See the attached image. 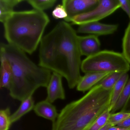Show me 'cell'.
<instances>
[{"label": "cell", "mask_w": 130, "mask_h": 130, "mask_svg": "<svg viewBox=\"0 0 130 130\" xmlns=\"http://www.w3.org/2000/svg\"><path fill=\"white\" fill-rule=\"evenodd\" d=\"M78 36L69 23L61 21L40 44L39 65L64 77L71 89L77 86L82 77Z\"/></svg>", "instance_id": "1"}, {"label": "cell", "mask_w": 130, "mask_h": 130, "mask_svg": "<svg viewBox=\"0 0 130 130\" xmlns=\"http://www.w3.org/2000/svg\"><path fill=\"white\" fill-rule=\"evenodd\" d=\"M1 58L7 60L12 70V78L9 90L14 99L22 101L39 88H47L51 71L36 65L26 53L9 44L1 43Z\"/></svg>", "instance_id": "2"}, {"label": "cell", "mask_w": 130, "mask_h": 130, "mask_svg": "<svg viewBox=\"0 0 130 130\" xmlns=\"http://www.w3.org/2000/svg\"><path fill=\"white\" fill-rule=\"evenodd\" d=\"M111 90L97 84L80 99L66 105L52 122V130H88L109 109Z\"/></svg>", "instance_id": "3"}, {"label": "cell", "mask_w": 130, "mask_h": 130, "mask_svg": "<svg viewBox=\"0 0 130 130\" xmlns=\"http://www.w3.org/2000/svg\"><path fill=\"white\" fill-rule=\"evenodd\" d=\"M50 19L36 10L14 11L3 24L8 44L31 54L41 43Z\"/></svg>", "instance_id": "4"}, {"label": "cell", "mask_w": 130, "mask_h": 130, "mask_svg": "<svg viewBox=\"0 0 130 130\" xmlns=\"http://www.w3.org/2000/svg\"><path fill=\"white\" fill-rule=\"evenodd\" d=\"M130 64L122 53L104 50L92 56L87 57L82 61L81 70L88 73H127Z\"/></svg>", "instance_id": "5"}, {"label": "cell", "mask_w": 130, "mask_h": 130, "mask_svg": "<svg viewBox=\"0 0 130 130\" xmlns=\"http://www.w3.org/2000/svg\"><path fill=\"white\" fill-rule=\"evenodd\" d=\"M120 7L119 0H99L98 5L86 13L73 18V24L80 26L89 23L99 21L115 12Z\"/></svg>", "instance_id": "6"}, {"label": "cell", "mask_w": 130, "mask_h": 130, "mask_svg": "<svg viewBox=\"0 0 130 130\" xmlns=\"http://www.w3.org/2000/svg\"><path fill=\"white\" fill-rule=\"evenodd\" d=\"M99 1V0H63L62 4L68 14L64 21L71 22L75 17L91 11L98 5Z\"/></svg>", "instance_id": "7"}, {"label": "cell", "mask_w": 130, "mask_h": 130, "mask_svg": "<svg viewBox=\"0 0 130 130\" xmlns=\"http://www.w3.org/2000/svg\"><path fill=\"white\" fill-rule=\"evenodd\" d=\"M118 28L116 24H107L99 22L89 23L79 26L78 33L89 34L96 36L108 35L115 33Z\"/></svg>", "instance_id": "8"}, {"label": "cell", "mask_w": 130, "mask_h": 130, "mask_svg": "<svg viewBox=\"0 0 130 130\" xmlns=\"http://www.w3.org/2000/svg\"><path fill=\"white\" fill-rule=\"evenodd\" d=\"M62 77L58 74L53 73L47 88V96L46 99L53 103L57 99L64 100L66 98L62 81Z\"/></svg>", "instance_id": "9"}, {"label": "cell", "mask_w": 130, "mask_h": 130, "mask_svg": "<svg viewBox=\"0 0 130 130\" xmlns=\"http://www.w3.org/2000/svg\"><path fill=\"white\" fill-rule=\"evenodd\" d=\"M78 44L81 55L87 57L100 51L101 43L98 36L90 35L78 36Z\"/></svg>", "instance_id": "10"}, {"label": "cell", "mask_w": 130, "mask_h": 130, "mask_svg": "<svg viewBox=\"0 0 130 130\" xmlns=\"http://www.w3.org/2000/svg\"><path fill=\"white\" fill-rule=\"evenodd\" d=\"M33 110L37 115L50 120L52 122L56 120L58 116L55 106L46 99L35 105Z\"/></svg>", "instance_id": "11"}, {"label": "cell", "mask_w": 130, "mask_h": 130, "mask_svg": "<svg viewBox=\"0 0 130 130\" xmlns=\"http://www.w3.org/2000/svg\"><path fill=\"white\" fill-rule=\"evenodd\" d=\"M110 73H88L82 77L77 86V90L84 92L92 89Z\"/></svg>", "instance_id": "12"}, {"label": "cell", "mask_w": 130, "mask_h": 130, "mask_svg": "<svg viewBox=\"0 0 130 130\" xmlns=\"http://www.w3.org/2000/svg\"><path fill=\"white\" fill-rule=\"evenodd\" d=\"M35 106L32 96L22 101L19 108L11 115L10 119L12 124L17 121L26 113L33 109Z\"/></svg>", "instance_id": "13"}, {"label": "cell", "mask_w": 130, "mask_h": 130, "mask_svg": "<svg viewBox=\"0 0 130 130\" xmlns=\"http://www.w3.org/2000/svg\"><path fill=\"white\" fill-rule=\"evenodd\" d=\"M1 61L0 87L9 89L12 80V69L9 62L5 58H1Z\"/></svg>", "instance_id": "14"}, {"label": "cell", "mask_w": 130, "mask_h": 130, "mask_svg": "<svg viewBox=\"0 0 130 130\" xmlns=\"http://www.w3.org/2000/svg\"><path fill=\"white\" fill-rule=\"evenodd\" d=\"M128 79V74L127 73H125L112 89L111 104L109 109L110 112L119 99Z\"/></svg>", "instance_id": "15"}, {"label": "cell", "mask_w": 130, "mask_h": 130, "mask_svg": "<svg viewBox=\"0 0 130 130\" xmlns=\"http://www.w3.org/2000/svg\"><path fill=\"white\" fill-rule=\"evenodd\" d=\"M23 0H1L0 21L3 23L14 12V7Z\"/></svg>", "instance_id": "16"}, {"label": "cell", "mask_w": 130, "mask_h": 130, "mask_svg": "<svg viewBox=\"0 0 130 130\" xmlns=\"http://www.w3.org/2000/svg\"><path fill=\"white\" fill-rule=\"evenodd\" d=\"M130 99V77L126 83L121 94L116 104L111 111V113H115L121 109L125 111V108Z\"/></svg>", "instance_id": "17"}, {"label": "cell", "mask_w": 130, "mask_h": 130, "mask_svg": "<svg viewBox=\"0 0 130 130\" xmlns=\"http://www.w3.org/2000/svg\"><path fill=\"white\" fill-rule=\"evenodd\" d=\"M125 73L122 72L110 73L97 84L100 85L104 89L111 90L116 84Z\"/></svg>", "instance_id": "18"}, {"label": "cell", "mask_w": 130, "mask_h": 130, "mask_svg": "<svg viewBox=\"0 0 130 130\" xmlns=\"http://www.w3.org/2000/svg\"><path fill=\"white\" fill-rule=\"evenodd\" d=\"M57 0H28L26 2L34 9L44 12L53 7L57 2Z\"/></svg>", "instance_id": "19"}, {"label": "cell", "mask_w": 130, "mask_h": 130, "mask_svg": "<svg viewBox=\"0 0 130 130\" xmlns=\"http://www.w3.org/2000/svg\"><path fill=\"white\" fill-rule=\"evenodd\" d=\"M122 55L130 64V21L122 39Z\"/></svg>", "instance_id": "20"}, {"label": "cell", "mask_w": 130, "mask_h": 130, "mask_svg": "<svg viewBox=\"0 0 130 130\" xmlns=\"http://www.w3.org/2000/svg\"><path fill=\"white\" fill-rule=\"evenodd\" d=\"M10 109L7 108L0 111V130H9L12 123Z\"/></svg>", "instance_id": "21"}, {"label": "cell", "mask_w": 130, "mask_h": 130, "mask_svg": "<svg viewBox=\"0 0 130 130\" xmlns=\"http://www.w3.org/2000/svg\"><path fill=\"white\" fill-rule=\"evenodd\" d=\"M110 111L107 109L95 121L88 130H100L106 125L108 122Z\"/></svg>", "instance_id": "22"}, {"label": "cell", "mask_w": 130, "mask_h": 130, "mask_svg": "<svg viewBox=\"0 0 130 130\" xmlns=\"http://www.w3.org/2000/svg\"><path fill=\"white\" fill-rule=\"evenodd\" d=\"M130 116V112L121 111L119 112L110 113L108 122L112 126H116L124 121Z\"/></svg>", "instance_id": "23"}, {"label": "cell", "mask_w": 130, "mask_h": 130, "mask_svg": "<svg viewBox=\"0 0 130 130\" xmlns=\"http://www.w3.org/2000/svg\"><path fill=\"white\" fill-rule=\"evenodd\" d=\"M52 16L56 19H66L68 17L67 13L64 6L62 4L57 5L52 11Z\"/></svg>", "instance_id": "24"}, {"label": "cell", "mask_w": 130, "mask_h": 130, "mask_svg": "<svg viewBox=\"0 0 130 130\" xmlns=\"http://www.w3.org/2000/svg\"><path fill=\"white\" fill-rule=\"evenodd\" d=\"M119 1L120 8L126 13L130 21V0H119Z\"/></svg>", "instance_id": "25"}, {"label": "cell", "mask_w": 130, "mask_h": 130, "mask_svg": "<svg viewBox=\"0 0 130 130\" xmlns=\"http://www.w3.org/2000/svg\"><path fill=\"white\" fill-rule=\"evenodd\" d=\"M116 126L130 130V116L124 121L119 123Z\"/></svg>", "instance_id": "26"}, {"label": "cell", "mask_w": 130, "mask_h": 130, "mask_svg": "<svg viewBox=\"0 0 130 130\" xmlns=\"http://www.w3.org/2000/svg\"><path fill=\"white\" fill-rule=\"evenodd\" d=\"M108 130H130L116 126H111Z\"/></svg>", "instance_id": "27"}, {"label": "cell", "mask_w": 130, "mask_h": 130, "mask_svg": "<svg viewBox=\"0 0 130 130\" xmlns=\"http://www.w3.org/2000/svg\"><path fill=\"white\" fill-rule=\"evenodd\" d=\"M111 126H112L108 122L105 126H104L100 130H108Z\"/></svg>", "instance_id": "28"}]
</instances>
